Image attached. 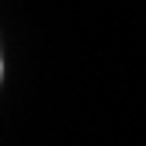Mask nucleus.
I'll return each instance as SVG.
<instances>
[{
    "label": "nucleus",
    "mask_w": 146,
    "mask_h": 146,
    "mask_svg": "<svg viewBox=\"0 0 146 146\" xmlns=\"http://www.w3.org/2000/svg\"><path fill=\"white\" fill-rule=\"evenodd\" d=\"M0 80H4V56H0Z\"/></svg>",
    "instance_id": "1"
}]
</instances>
